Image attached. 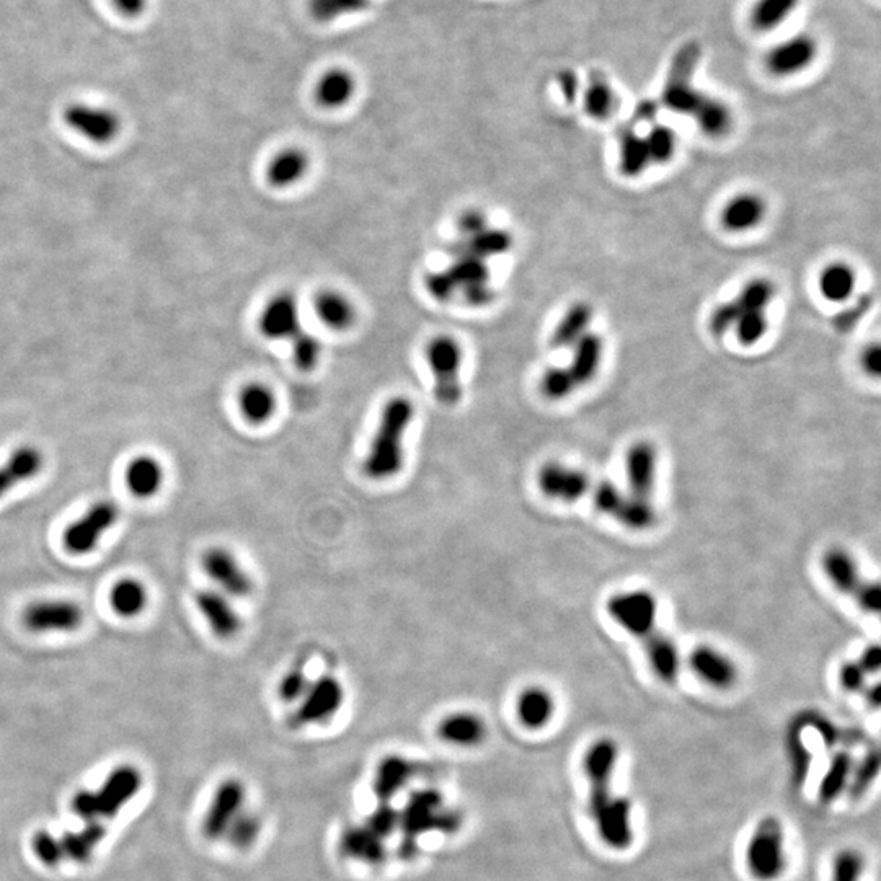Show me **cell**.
<instances>
[{
    "mask_svg": "<svg viewBox=\"0 0 881 881\" xmlns=\"http://www.w3.org/2000/svg\"><path fill=\"white\" fill-rule=\"evenodd\" d=\"M293 343L294 363L301 371H312L319 364L322 356V343L306 330H301L291 340Z\"/></svg>",
    "mask_w": 881,
    "mask_h": 881,
    "instance_id": "cell-44",
    "label": "cell"
},
{
    "mask_svg": "<svg viewBox=\"0 0 881 881\" xmlns=\"http://www.w3.org/2000/svg\"><path fill=\"white\" fill-rule=\"evenodd\" d=\"M656 462L658 454L656 448L648 441H638L630 446L625 457V474L629 493L640 500L651 501L655 492Z\"/></svg>",
    "mask_w": 881,
    "mask_h": 881,
    "instance_id": "cell-16",
    "label": "cell"
},
{
    "mask_svg": "<svg viewBox=\"0 0 881 881\" xmlns=\"http://www.w3.org/2000/svg\"><path fill=\"white\" fill-rule=\"evenodd\" d=\"M802 0H756L749 12V23L758 33H769L782 27Z\"/></svg>",
    "mask_w": 881,
    "mask_h": 881,
    "instance_id": "cell-32",
    "label": "cell"
},
{
    "mask_svg": "<svg viewBox=\"0 0 881 881\" xmlns=\"http://www.w3.org/2000/svg\"><path fill=\"white\" fill-rule=\"evenodd\" d=\"M645 144H647L650 160L663 164V162H668L676 151V136L671 129L666 128L663 124H655L647 134Z\"/></svg>",
    "mask_w": 881,
    "mask_h": 881,
    "instance_id": "cell-45",
    "label": "cell"
},
{
    "mask_svg": "<svg viewBox=\"0 0 881 881\" xmlns=\"http://www.w3.org/2000/svg\"><path fill=\"white\" fill-rule=\"evenodd\" d=\"M206 575L232 598H247L253 591L252 576L248 575L231 550L211 547L203 555Z\"/></svg>",
    "mask_w": 881,
    "mask_h": 881,
    "instance_id": "cell-13",
    "label": "cell"
},
{
    "mask_svg": "<svg viewBox=\"0 0 881 881\" xmlns=\"http://www.w3.org/2000/svg\"><path fill=\"white\" fill-rule=\"evenodd\" d=\"M702 58V48L697 41H687L674 53L669 64L661 103L673 113L692 115L702 93L694 89V76Z\"/></svg>",
    "mask_w": 881,
    "mask_h": 881,
    "instance_id": "cell-3",
    "label": "cell"
},
{
    "mask_svg": "<svg viewBox=\"0 0 881 881\" xmlns=\"http://www.w3.org/2000/svg\"><path fill=\"white\" fill-rule=\"evenodd\" d=\"M164 467L152 456L134 457L126 469V485L138 498H152L164 485Z\"/></svg>",
    "mask_w": 881,
    "mask_h": 881,
    "instance_id": "cell-27",
    "label": "cell"
},
{
    "mask_svg": "<svg viewBox=\"0 0 881 881\" xmlns=\"http://www.w3.org/2000/svg\"><path fill=\"white\" fill-rule=\"evenodd\" d=\"M575 345L573 363L568 369L572 372L576 386H583L586 382L591 381L598 372L601 356H603V343L598 335L585 333L580 340L576 341Z\"/></svg>",
    "mask_w": 881,
    "mask_h": 881,
    "instance_id": "cell-34",
    "label": "cell"
},
{
    "mask_svg": "<svg viewBox=\"0 0 881 881\" xmlns=\"http://www.w3.org/2000/svg\"><path fill=\"white\" fill-rule=\"evenodd\" d=\"M656 115H658V103L653 100H643L635 108L634 120L637 123H651L655 121Z\"/></svg>",
    "mask_w": 881,
    "mask_h": 881,
    "instance_id": "cell-61",
    "label": "cell"
},
{
    "mask_svg": "<svg viewBox=\"0 0 881 881\" xmlns=\"http://www.w3.org/2000/svg\"><path fill=\"white\" fill-rule=\"evenodd\" d=\"M867 676L859 661H847L839 669V682L847 692H862L867 687Z\"/></svg>",
    "mask_w": 881,
    "mask_h": 881,
    "instance_id": "cell-53",
    "label": "cell"
},
{
    "mask_svg": "<svg viewBox=\"0 0 881 881\" xmlns=\"http://www.w3.org/2000/svg\"><path fill=\"white\" fill-rule=\"evenodd\" d=\"M606 609L617 625L638 640H645L658 629V599L647 589L616 593L607 601Z\"/></svg>",
    "mask_w": 881,
    "mask_h": 881,
    "instance_id": "cell-7",
    "label": "cell"
},
{
    "mask_svg": "<svg viewBox=\"0 0 881 881\" xmlns=\"http://www.w3.org/2000/svg\"><path fill=\"white\" fill-rule=\"evenodd\" d=\"M859 665L864 668L865 673L875 674L880 671L881 666V648L880 645H870L865 648L864 653L860 655Z\"/></svg>",
    "mask_w": 881,
    "mask_h": 881,
    "instance_id": "cell-58",
    "label": "cell"
},
{
    "mask_svg": "<svg viewBox=\"0 0 881 881\" xmlns=\"http://www.w3.org/2000/svg\"><path fill=\"white\" fill-rule=\"evenodd\" d=\"M462 237H472L487 229V217L479 209H467L457 222Z\"/></svg>",
    "mask_w": 881,
    "mask_h": 881,
    "instance_id": "cell-55",
    "label": "cell"
},
{
    "mask_svg": "<svg viewBox=\"0 0 881 881\" xmlns=\"http://www.w3.org/2000/svg\"><path fill=\"white\" fill-rule=\"evenodd\" d=\"M299 320L296 297L281 293L266 304L258 320V327L263 337L270 340H293L302 330Z\"/></svg>",
    "mask_w": 881,
    "mask_h": 881,
    "instance_id": "cell-14",
    "label": "cell"
},
{
    "mask_svg": "<svg viewBox=\"0 0 881 881\" xmlns=\"http://www.w3.org/2000/svg\"><path fill=\"white\" fill-rule=\"evenodd\" d=\"M537 487L550 500L575 503L591 490V479L583 470L562 462H545L537 470Z\"/></svg>",
    "mask_w": 881,
    "mask_h": 881,
    "instance_id": "cell-11",
    "label": "cell"
},
{
    "mask_svg": "<svg viewBox=\"0 0 881 881\" xmlns=\"http://www.w3.org/2000/svg\"><path fill=\"white\" fill-rule=\"evenodd\" d=\"M519 722L529 730L547 727L555 713V700L545 687L532 686L524 689L516 704Z\"/></svg>",
    "mask_w": 881,
    "mask_h": 881,
    "instance_id": "cell-24",
    "label": "cell"
},
{
    "mask_svg": "<svg viewBox=\"0 0 881 881\" xmlns=\"http://www.w3.org/2000/svg\"><path fill=\"white\" fill-rule=\"evenodd\" d=\"M823 296L831 302H844L852 296L855 289V273L851 266L833 263L823 271L820 278Z\"/></svg>",
    "mask_w": 881,
    "mask_h": 881,
    "instance_id": "cell-41",
    "label": "cell"
},
{
    "mask_svg": "<svg viewBox=\"0 0 881 881\" xmlns=\"http://www.w3.org/2000/svg\"><path fill=\"white\" fill-rule=\"evenodd\" d=\"M642 643L656 678L665 684H674L681 671V655L673 638H669L663 630L656 629Z\"/></svg>",
    "mask_w": 881,
    "mask_h": 881,
    "instance_id": "cell-21",
    "label": "cell"
},
{
    "mask_svg": "<svg viewBox=\"0 0 881 881\" xmlns=\"http://www.w3.org/2000/svg\"><path fill=\"white\" fill-rule=\"evenodd\" d=\"M558 89L562 92L563 98H565V102L575 103L576 98H578V93H580V80H578V76H576L575 71L572 69H563L560 71V74L557 76Z\"/></svg>",
    "mask_w": 881,
    "mask_h": 881,
    "instance_id": "cell-57",
    "label": "cell"
},
{
    "mask_svg": "<svg viewBox=\"0 0 881 881\" xmlns=\"http://www.w3.org/2000/svg\"><path fill=\"white\" fill-rule=\"evenodd\" d=\"M689 665L702 681L715 689L725 691L735 686L738 681L735 661L723 651L710 645H697L689 655Z\"/></svg>",
    "mask_w": 881,
    "mask_h": 881,
    "instance_id": "cell-17",
    "label": "cell"
},
{
    "mask_svg": "<svg viewBox=\"0 0 881 881\" xmlns=\"http://www.w3.org/2000/svg\"><path fill=\"white\" fill-rule=\"evenodd\" d=\"M438 736L439 740L456 748H477L487 740V722L479 713L469 710L449 713L439 722Z\"/></svg>",
    "mask_w": 881,
    "mask_h": 881,
    "instance_id": "cell-18",
    "label": "cell"
},
{
    "mask_svg": "<svg viewBox=\"0 0 881 881\" xmlns=\"http://www.w3.org/2000/svg\"><path fill=\"white\" fill-rule=\"evenodd\" d=\"M195 603L198 611L208 622L209 629L213 630L217 638L231 640L239 635L242 630V619L227 598V594L214 589H200L195 594Z\"/></svg>",
    "mask_w": 881,
    "mask_h": 881,
    "instance_id": "cell-15",
    "label": "cell"
},
{
    "mask_svg": "<svg viewBox=\"0 0 881 881\" xmlns=\"http://www.w3.org/2000/svg\"><path fill=\"white\" fill-rule=\"evenodd\" d=\"M818 41L808 33L785 38L766 54L767 71L775 77H790L805 71L816 61Z\"/></svg>",
    "mask_w": 881,
    "mask_h": 881,
    "instance_id": "cell-12",
    "label": "cell"
},
{
    "mask_svg": "<svg viewBox=\"0 0 881 881\" xmlns=\"http://www.w3.org/2000/svg\"><path fill=\"white\" fill-rule=\"evenodd\" d=\"M591 317H593V310L589 304L586 302L573 304L555 328L554 335L550 338V346L560 350V348L575 345L576 341L585 335Z\"/></svg>",
    "mask_w": 881,
    "mask_h": 881,
    "instance_id": "cell-36",
    "label": "cell"
},
{
    "mask_svg": "<svg viewBox=\"0 0 881 881\" xmlns=\"http://www.w3.org/2000/svg\"><path fill=\"white\" fill-rule=\"evenodd\" d=\"M513 239L506 231L500 229H485L479 234L472 237H461V239L452 242L449 247L452 257H461V255H472V257L487 260L490 257H496L510 250Z\"/></svg>",
    "mask_w": 881,
    "mask_h": 881,
    "instance_id": "cell-25",
    "label": "cell"
},
{
    "mask_svg": "<svg viewBox=\"0 0 881 881\" xmlns=\"http://www.w3.org/2000/svg\"><path fill=\"white\" fill-rule=\"evenodd\" d=\"M862 364L864 369L870 376H880L881 371V348L878 345L868 346L862 356Z\"/></svg>",
    "mask_w": 881,
    "mask_h": 881,
    "instance_id": "cell-60",
    "label": "cell"
},
{
    "mask_svg": "<svg viewBox=\"0 0 881 881\" xmlns=\"http://www.w3.org/2000/svg\"><path fill=\"white\" fill-rule=\"evenodd\" d=\"M576 382L568 368H550L541 381V390L549 400H562L576 389Z\"/></svg>",
    "mask_w": 881,
    "mask_h": 881,
    "instance_id": "cell-46",
    "label": "cell"
},
{
    "mask_svg": "<svg viewBox=\"0 0 881 881\" xmlns=\"http://www.w3.org/2000/svg\"><path fill=\"white\" fill-rule=\"evenodd\" d=\"M865 696H867L868 704H872V707L877 709L878 705H880V684H873V686L865 687Z\"/></svg>",
    "mask_w": 881,
    "mask_h": 881,
    "instance_id": "cell-62",
    "label": "cell"
},
{
    "mask_svg": "<svg viewBox=\"0 0 881 881\" xmlns=\"http://www.w3.org/2000/svg\"><path fill=\"white\" fill-rule=\"evenodd\" d=\"M736 337L743 345L758 343L767 330V319L764 310H749L743 312L740 320L735 325Z\"/></svg>",
    "mask_w": 881,
    "mask_h": 881,
    "instance_id": "cell-48",
    "label": "cell"
},
{
    "mask_svg": "<svg viewBox=\"0 0 881 881\" xmlns=\"http://www.w3.org/2000/svg\"><path fill=\"white\" fill-rule=\"evenodd\" d=\"M356 92V79L348 69L332 67L315 84V102L324 108H341L350 102Z\"/></svg>",
    "mask_w": 881,
    "mask_h": 881,
    "instance_id": "cell-23",
    "label": "cell"
},
{
    "mask_svg": "<svg viewBox=\"0 0 881 881\" xmlns=\"http://www.w3.org/2000/svg\"><path fill=\"white\" fill-rule=\"evenodd\" d=\"M772 296H774V286H772L771 281H767V279H754V281H749L744 286L740 297L735 299V301L738 302V306L741 307L743 312L764 310L767 304L771 302Z\"/></svg>",
    "mask_w": 881,
    "mask_h": 881,
    "instance_id": "cell-47",
    "label": "cell"
},
{
    "mask_svg": "<svg viewBox=\"0 0 881 881\" xmlns=\"http://www.w3.org/2000/svg\"><path fill=\"white\" fill-rule=\"evenodd\" d=\"M619 748L616 741L603 738L588 749L585 772L589 782V808L599 836L607 846L624 851L632 844L630 803L612 793V774L616 769Z\"/></svg>",
    "mask_w": 881,
    "mask_h": 881,
    "instance_id": "cell-1",
    "label": "cell"
},
{
    "mask_svg": "<svg viewBox=\"0 0 881 881\" xmlns=\"http://www.w3.org/2000/svg\"><path fill=\"white\" fill-rule=\"evenodd\" d=\"M237 402L242 417L255 426L270 421L278 407L275 392L263 382H250L242 387Z\"/></svg>",
    "mask_w": 881,
    "mask_h": 881,
    "instance_id": "cell-26",
    "label": "cell"
},
{
    "mask_svg": "<svg viewBox=\"0 0 881 881\" xmlns=\"http://www.w3.org/2000/svg\"><path fill=\"white\" fill-rule=\"evenodd\" d=\"M368 7V0H310V10L319 22L356 14Z\"/></svg>",
    "mask_w": 881,
    "mask_h": 881,
    "instance_id": "cell-43",
    "label": "cell"
},
{
    "mask_svg": "<svg viewBox=\"0 0 881 881\" xmlns=\"http://www.w3.org/2000/svg\"><path fill=\"white\" fill-rule=\"evenodd\" d=\"M413 764L402 756H387L382 759L377 767L374 777V792L381 800L389 802L395 793L403 789L408 779L412 777Z\"/></svg>",
    "mask_w": 881,
    "mask_h": 881,
    "instance_id": "cell-31",
    "label": "cell"
},
{
    "mask_svg": "<svg viewBox=\"0 0 881 881\" xmlns=\"http://www.w3.org/2000/svg\"><path fill=\"white\" fill-rule=\"evenodd\" d=\"M691 116H694L699 128L713 138H720L723 134H727L730 131L731 123H733L730 108L722 100L705 95V93H702V97H700Z\"/></svg>",
    "mask_w": 881,
    "mask_h": 881,
    "instance_id": "cell-38",
    "label": "cell"
},
{
    "mask_svg": "<svg viewBox=\"0 0 881 881\" xmlns=\"http://www.w3.org/2000/svg\"><path fill=\"white\" fill-rule=\"evenodd\" d=\"M345 704V687L335 676H322L310 682L306 696L299 700L296 712L289 718V725L296 728L324 725L337 717Z\"/></svg>",
    "mask_w": 881,
    "mask_h": 881,
    "instance_id": "cell-6",
    "label": "cell"
},
{
    "mask_svg": "<svg viewBox=\"0 0 881 881\" xmlns=\"http://www.w3.org/2000/svg\"><path fill=\"white\" fill-rule=\"evenodd\" d=\"M741 314H743V310H741L736 301L725 302L722 306H718L717 309L713 310L712 317H710V332L715 337H722L730 328L735 327L736 322L740 320Z\"/></svg>",
    "mask_w": 881,
    "mask_h": 881,
    "instance_id": "cell-52",
    "label": "cell"
},
{
    "mask_svg": "<svg viewBox=\"0 0 881 881\" xmlns=\"http://www.w3.org/2000/svg\"><path fill=\"white\" fill-rule=\"evenodd\" d=\"M766 214V204L756 195H740L723 209L722 222L728 231L743 232L758 226Z\"/></svg>",
    "mask_w": 881,
    "mask_h": 881,
    "instance_id": "cell-30",
    "label": "cell"
},
{
    "mask_svg": "<svg viewBox=\"0 0 881 881\" xmlns=\"http://www.w3.org/2000/svg\"><path fill=\"white\" fill-rule=\"evenodd\" d=\"M310 679L304 673L302 668H294L288 674H284L283 679L279 681L278 696L279 699L286 704H294L299 702L302 697L306 696L307 689L310 686Z\"/></svg>",
    "mask_w": 881,
    "mask_h": 881,
    "instance_id": "cell-49",
    "label": "cell"
},
{
    "mask_svg": "<svg viewBox=\"0 0 881 881\" xmlns=\"http://www.w3.org/2000/svg\"><path fill=\"white\" fill-rule=\"evenodd\" d=\"M438 793L423 792L413 798L403 813V828L410 836L428 831L434 820L443 818Z\"/></svg>",
    "mask_w": 881,
    "mask_h": 881,
    "instance_id": "cell-35",
    "label": "cell"
},
{
    "mask_svg": "<svg viewBox=\"0 0 881 881\" xmlns=\"http://www.w3.org/2000/svg\"><path fill=\"white\" fill-rule=\"evenodd\" d=\"M749 872L761 881H774L785 870L784 828L775 816L759 821L746 851Z\"/></svg>",
    "mask_w": 881,
    "mask_h": 881,
    "instance_id": "cell-4",
    "label": "cell"
},
{
    "mask_svg": "<svg viewBox=\"0 0 881 881\" xmlns=\"http://www.w3.org/2000/svg\"><path fill=\"white\" fill-rule=\"evenodd\" d=\"M120 518V508L113 501H97L76 523L64 532V545L74 555H87L97 549L103 536Z\"/></svg>",
    "mask_w": 881,
    "mask_h": 881,
    "instance_id": "cell-9",
    "label": "cell"
},
{
    "mask_svg": "<svg viewBox=\"0 0 881 881\" xmlns=\"http://www.w3.org/2000/svg\"><path fill=\"white\" fill-rule=\"evenodd\" d=\"M245 787L239 780H227L226 784L221 785V789L214 798L213 806L209 810L208 821H206V831L213 837L222 836L227 829L231 828L242 815L244 810Z\"/></svg>",
    "mask_w": 881,
    "mask_h": 881,
    "instance_id": "cell-19",
    "label": "cell"
},
{
    "mask_svg": "<svg viewBox=\"0 0 881 881\" xmlns=\"http://www.w3.org/2000/svg\"><path fill=\"white\" fill-rule=\"evenodd\" d=\"M147 601H149V594H147L146 586L136 578H123L111 588V607L116 614H120L126 619L139 616L146 609Z\"/></svg>",
    "mask_w": 881,
    "mask_h": 881,
    "instance_id": "cell-37",
    "label": "cell"
},
{
    "mask_svg": "<svg viewBox=\"0 0 881 881\" xmlns=\"http://www.w3.org/2000/svg\"><path fill=\"white\" fill-rule=\"evenodd\" d=\"M415 417V407L407 397H394L382 410L376 434L372 438L368 456L364 459V474L369 479H394L403 469L405 462V433Z\"/></svg>",
    "mask_w": 881,
    "mask_h": 881,
    "instance_id": "cell-2",
    "label": "cell"
},
{
    "mask_svg": "<svg viewBox=\"0 0 881 881\" xmlns=\"http://www.w3.org/2000/svg\"><path fill=\"white\" fill-rule=\"evenodd\" d=\"M23 624L33 634H69L84 624V611L69 599H45L25 609Z\"/></svg>",
    "mask_w": 881,
    "mask_h": 881,
    "instance_id": "cell-10",
    "label": "cell"
},
{
    "mask_svg": "<svg viewBox=\"0 0 881 881\" xmlns=\"http://www.w3.org/2000/svg\"><path fill=\"white\" fill-rule=\"evenodd\" d=\"M612 518L630 531H648L655 526L658 514H656L655 506L651 501L640 500L627 492L622 496Z\"/></svg>",
    "mask_w": 881,
    "mask_h": 881,
    "instance_id": "cell-40",
    "label": "cell"
},
{
    "mask_svg": "<svg viewBox=\"0 0 881 881\" xmlns=\"http://www.w3.org/2000/svg\"><path fill=\"white\" fill-rule=\"evenodd\" d=\"M821 565H823L824 575L828 576V580L833 583L834 588L847 596H852V598L865 581L860 575L859 565L855 562V558L841 547L826 550Z\"/></svg>",
    "mask_w": 881,
    "mask_h": 881,
    "instance_id": "cell-22",
    "label": "cell"
},
{
    "mask_svg": "<svg viewBox=\"0 0 881 881\" xmlns=\"http://www.w3.org/2000/svg\"><path fill=\"white\" fill-rule=\"evenodd\" d=\"M315 314L328 328L343 332L355 324L356 309L348 297L337 291H322L314 302Z\"/></svg>",
    "mask_w": 881,
    "mask_h": 881,
    "instance_id": "cell-29",
    "label": "cell"
},
{
    "mask_svg": "<svg viewBox=\"0 0 881 881\" xmlns=\"http://www.w3.org/2000/svg\"><path fill=\"white\" fill-rule=\"evenodd\" d=\"M111 4L126 18L141 17L147 9V0H111Z\"/></svg>",
    "mask_w": 881,
    "mask_h": 881,
    "instance_id": "cell-59",
    "label": "cell"
},
{
    "mask_svg": "<svg viewBox=\"0 0 881 881\" xmlns=\"http://www.w3.org/2000/svg\"><path fill=\"white\" fill-rule=\"evenodd\" d=\"M864 872V859L854 849H844L834 860L833 881H860Z\"/></svg>",
    "mask_w": 881,
    "mask_h": 881,
    "instance_id": "cell-50",
    "label": "cell"
},
{
    "mask_svg": "<svg viewBox=\"0 0 881 881\" xmlns=\"http://www.w3.org/2000/svg\"><path fill=\"white\" fill-rule=\"evenodd\" d=\"M585 110L594 120H607L616 111L617 97L611 82L599 71H591L583 93Z\"/></svg>",
    "mask_w": 881,
    "mask_h": 881,
    "instance_id": "cell-33",
    "label": "cell"
},
{
    "mask_svg": "<svg viewBox=\"0 0 881 881\" xmlns=\"http://www.w3.org/2000/svg\"><path fill=\"white\" fill-rule=\"evenodd\" d=\"M43 465H45V456L35 446L25 444L15 449L9 459L0 465V500L18 485L35 479L43 469Z\"/></svg>",
    "mask_w": 881,
    "mask_h": 881,
    "instance_id": "cell-20",
    "label": "cell"
},
{
    "mask_svg": "<svg viewBox=\"0 0 881 881\" xmlns=\"http://www.w3.org/2000/svg\"><path fill=\"white\" fill-rule=\"evenodd\" d=\"M62 120L80 138L97 146H108L116 141L123 129L120 115L115 110L89 103L67 105L62 111Z\"/></svg>",
    "mask_w": 881,
    "mask_h": 881,
    "instance_id": "cell-8",
    "label": "cell"
},
{
    "mask_svg": "<svg viewBox=\"0 0 881 881\" xmlns=\"http://www.w3.org/2000/svg\"><path fill=\"white\" fill-rule=\"evenodd\" d=\"M872 302V296H870V294H864V296H860L859 299H857L854 306L849 307V309L841 310V312H839V314L833 319V325L837 332H852V330L859 325L862 317H864L868 310H870Z\"/></svg>",
    "mask_w": 881,
    "mask_h": 881,
    "instance_id": "cell-51",
    "label": "cell"
},
{
    "mask_svg": "<svg viewBox=\"0 0 881 881\" xmlns=\"http://www.w3.org/2000/svg\"><path fill=\"white\" fill-rule=\"evenodd\" d=\"M426 356L434 379V397L444 407H454L462 399L461 345L451 337L434 338Z\"/></svg>",
    "mask_w": 881,
    "mask_h": 881,
    "instance_id": "cell-5",
    "label": "cell"
},
{
    "mask_svg": "<svg viewBox=\"0 0 881 881\" xmlns=\"http://www.w3.org/2000/svg\"><path fill=\"white\" fill-rule=\"evenodd\" d=\"M426 286H428L431 296L436 297L438 301H448V299H451L452 294L456 293V286H454L446 271L433 273V275L428 276Z\"/></svg>",
    "mask_w": 881,
    "mask_h": 881,
    "instance_id": "cell-56",
    "label": "cell"
},
{
    "mask_svg": "<svg viewBox=\"0 0 881 881\" xmlns=\"http://www.w3.org/2000/svg\"><path fill=\"white\" fill-rule=\"evenodd\" d=\"M852 759L849 754H837L834 761L831 762L828 774L824 777L821 784L820 797L823 802H833L834 798L839 797V793L846 785L847 777L851 774Z\"/></svg>",
    "mask_w": 881,
    "mask_h": 881,
    "instance_id": "cell-42",
    "label": "cell"
},
{
    "mask_svg": "<svg viewBox=\"0 0 881 881\" xmlns=\"http://www.w3.org/2000/svg\"><path fill=\"white\" fill-rule=\"evenodd\" d=\"M854 599L862 611L868 612V614H878L880 612L881 591L878 583L864 581L862 586L857 589V593L854 594Z\"/></svg>",
    "mask_w": 881,
    "mask_h": 881,
    "instance_id": "cell-54",
    "label": "cell"
},
{
    "mask_svg": "<svg viewBox=\"0 0 881 881\" xmlns=\"http://www.w3.org/2000/svg\"><path fill=\"white\" fill-rule=\"evenodd\" d=\"M309 170V157L297 147H288L271 159L266 169V180L275 188H288L301 182Z\"/></svg>",
    "mask_w": 881,
    "mask_h": 881,
    "instance_id": "cell-28",
    "label": "cell"
},
{
    "mask_svg": "<svg viewBox=\"0 0 881 881\" xmlns=\"http://www.w3.org/2000/svg\"><path fill=\"white\" fill-rule=\"evenodd\" d=\"M620 170L627 177H635L647 169L650 162L645 138L638 136L635 129L627 124L619 131Z\"/></svg>",
    "mask_w": 881,
    "mask_h": 881,
    "instance_id": "cell-39",
    "label": "cell"
}]
</instances>
